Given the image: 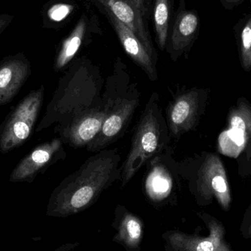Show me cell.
<instances>
[{
  "label": "cell",
  "instance_id": "1",
  "mask_svg": "<svg viewBox=\"0 0 251 251\" xmlns=\"http://www.w3.org/2000/svg\"><path fill=\"white\" fill-rule=\"evenodd\" d=\"M119 150H102L66 177L50 196L47 215L68 218L92 206L104 190L122 177Z\"/></svg>",
  "mask_w": 251,
  "mask_h": 251
},
{
  "label": "cell",
  "instance_id": "2",
  "mask_svg": "<svg viewBox=\"0 0 251 251\" xmlns=\"http://www.w3.org/2000/svg\"><path fill=\"white\" fill-rule=\"evenodd\" d=\"M159 101L158 94L153 93L142 113L129 152L122 165V187H125L142 166L160 153L168 143L169 130Z\"/></svg>",
  "mask_w": 251,
  "mask_h": 251
},
{
  "label": "cell",
  "instance_id": "3",
  "mask_svg": "<svg viewBox=\"0 0 251 251\" xmlns=\"http://www.w3.org/2000/svg\"><path fill=\"white\" fill-rule=\"evenodd\" d=\"M95 78L87 70L80 69L76 71V69L72 68L60 79L52 100L49 103L45 114L35 131L40 132L54 124L63 125L79 114L76 100H79L86 110L92 108L82 100H84L85 91L97 86V84H91Z\"/></svg>",
  "mask_w": 251,
  "mask_h": 251
},
{
  "label": "cell",
  "instance_id": "4",
  "mask_svg": "<svg viewBox=\"0 0 251 251\" xmlns=\"http://www.w3.org/2000/svg\"><path fill=\"white\" fill-rule=\"evenodd\" d=\"M44 86L31 91L21 100L0 125V153L20 147L30 137L42 108Z\"/></svg>",
  "mask_w": 251,
  "mask_h": 251
},
{
  "label": "cell",
  "instance_id": "5",
  "mask_svg": "<svg viewBox=\"0 0 251 251\" xmlns=\"http://www.w3.org/2000/svg\"><path fill=\"white\" fill-rule=\"evenodd\" d=\"M209 231L207 236L168 231L163 234L167 251H234L226 239L224 223L206 212H198Z\"/></svg>",
  "mask_w": 251,
  "mask_h": 251
},
{
  "label": "cell",
  "instance_id": "6",
  "mask_svg": "<svg viewBox=\"0 0 251 251\" xmlns=\"http://www.w3.org/2000/svg\"><path fill=\"white\" fill-rule=\"evenodd\" d=\"M103 13L116 16L141 41L153 58L157 53L152 41L149 22L153 0H93Z\"/></svg>",
  "mask_w": 251,
  "mask_h": 251
},
{
  "label": "cell",
  "instance_id": "7",
  "mask_svg": "<svg viewBox=\"0 0 251 251\" xmlns=\"http://www.w3.org/2000/svg\"><path fill=\"white\" fill-rule=\"evenodd\" d=\"M114 100L107 98L98 105L79 113L66 123L57 125L55 131L63 143L74 148L88 147L100 134Z\"/></svg>",
  "mask_w": 251,
  "mask_h": 251
},
{
  "label": "cell",
  "instance_id": "8",
  "mask_svg": "<svg viewBox=\"0 0 251 251\" xmlns=\"http://www.w3.org/2000/svg\"><path fill=\"white\" fill-rule=\"evenodd\" d=\"M196 193L198 203L201 206L210 204L215 197L223 210L228 212L231 209V191L225 168L218 156L210 155L203 162Z\"/></svg>",
  "mask_w": 251,
  "mask_h": 251
},
{
  "label": "cell",
  "instance_id": "9",
  "mask_svg": "<svg viewBox=\"0 0 251 251\" xmlns=\"http://www.w3.org/2000/svg\"><path fill=\"white\" fill-rule=\"evenodd\" d=\"M63 144L60 137H55L34 148L13 170L10 181L33 182L39 174L66 156Z\"/></svg>",
  "mask_w": 251,
  "mask_h": 251
},
{
  "label": "cell",
  "instance_id": "10",
  "mask_svg": "<svg viewBox=\"0 0 251 251\" xmlns=\"http://www.w3.org/2000/svg\"><path fill=\"white\" fill-rule=\"evenodd\" d=\"M139 104L134 94L115 99L113 107L103 123L97 138L86 148L88 151L100 152L122 137Z\"/></svg>",
  "mask_w": 251,
  "mask_h": 251
},
{
  "label": "cell",
  "instance_id": "11",
  "mask_svg": "<svg viewBox=\"0 0 251 251\" xmlns=\"http://www.w3.org/2000/svg\"><path fill=\"white\" fill-rule=\"evenodd\" d=\"M31 73L30 63L23 53L4 57L0 62V107L15 98Z\"/></svg>",
  "mask_w": 251,
  "mask_h": 251
},
{
  "label": "cell",
  "instance_id": "12",
  "mask_svg": "<svg viewBox=\"0 0 251 251\" xmlns=\"http://www.w3.org/2000/svg\"><path fill=\"white\" fill-rule=\"evenodd\" d=\"M251 140V112L247 107L234 110L229 117V127L221 133L218 148L221 153L237 157Z\"/></svg>",
  "mask_w": 251,
  "mask_h": 251
},
{
  "label": "cell",
  "instance_id": "13",
  "mask_svg": "<svg viewBox=\"0 0 251 251\" xmlns=\"http://www.w3.org/2000/svg\"><path fill=\"white\" fill-rule=\"evenodd\" d=\"M114 28L119 41L130 58L143 69L151 81L157 79V60L153 58L137 37L119 19L109 12L104 13Z\"/></svg>",
  "mask_w": 251,
  "mask_h": 251
},
{
  "label": "cell",
  "instance_id": "14",
  "mask_svg": "<svg viewBox=\"0 0 251 251\" xmlns=\"http://www.w3.org/2000/svg\"><path fill=\"white\" fill-rule=\"evenodd\" d=\"M199 109V94L190 91L174 99L168 109L170 135L177 137L191 129L196 122Z\"/></svg>",
  "mask_w": 251,
  "mask_h": 251
},
{
  "label": "cell",
  "instance_id": "15",
  "mask_svg": "<svg viewBox=\"0 0 251 251\" xmlns=\"http://www.w3.org/2000/svg\"><path fill=\"white\" fill-rule=\"evenodd\" d=\"M116 235L113 241L119 243L127 251H139L144 235V224L137 215L123 206H118L115 212Z\"/></svg>",
  "mask_w": 251,
  "mask_h": 251
},
{
  "label": "cell",
  "instance_id": "16",
  "mask_svg": "<svg viewBox=\"0 0 251 251\" xmlns=\"http://www.w3.org/2000/svg\"><path fill=\"white\" fill-rule=\"evenodd\" d=\"M199 26V19L193 12L182 11L177 16L171 37L168 40V51L176 60L190 44Z\"/></svg>",
  "mask_w": 251,
  "mask_h": 251
},
{
  "label": "cell",
  "instance_id": "17",
  "mask_svg": "<svg viewBox=\"0 0 251 251\" xmlns=\"http://www.w3.org/2000/svg\"><path fill=\"white\" fill-rule=\"evenodd\" d=\"M86 26V19L81 18L72 33L63 41L54 60V69L56 72L65 69L77 53L85 37Z\"/></svg>",
  "mask_w": 251,
  "mask_h": 251
},
{
  "label": "cell",
  "instance_id": "18",
  "mask_svg": "<svg viewBox=\"0 0 251 251\" xmlns=\"http://www.w3.org/2000/svg\"><path fill=\"white\" fill-rule=\"evenodd\" d=\"M172 184V178L166 168L162 165H154L146 179V193L152 200L160 201L169 194Z\"/></svg>",
  "mask_w": 251,
  "mask_h": 251
},
{
  "label": "cell",
  "instance_id": "19",
  "mask_svg": "<svg viewBox=\"0 0 251 251\" xmlns=\"http://www.w3.org/2000/svg\"><path fill=\"white\" fill-rule=\"evenodd\" d=\"M171 0H154L153 22L158 47L163 51L167 46L171 17Z\"/></svg>",
  "mask_w": 251,
  "mask_h": 251
},
{
  "label": "cell",
  "instance_id": "20",
  "mask_svg": "<svg viewBox=\"0 0 251 251\" xmlns=\"http://www.w3.org/2000/svg\"><path fill=\"white\" fill-rule=\"evenodd\" d=\"M242 60L246 70L251 68V18L242 32Z\"/></svg>",
  "mask_w": 251,
  "mask_h": 251
},
{
  "label": "cell",
  "instance_id": "21",
  "mask_svg": "<svg viewBox=\"0 0 251 251\" xmlns=\"http://www.w3.org/2000/svg\"><path fill=\"white\" fill-rule=\"evenodd\" d=\"M72 10V7L66 4H57L49 10L48 16L54 22H60L66 16H69Z\"/></svg>",
  "mask_w": 251,
  "mask_h": 251
},
{
  "label": "cell",
  "instance_id": "22",
  "mask_svg": "<svg viewBox=\"0 0 251 251\" xmlns=\"http://www.w3.org/2000/svg\"><path fill=\"white\" fill-rule=\"evenodd\" d=\"M240 234L245 240L251 239V204L245 212L240 226Z\"/></svg>",
  "mask_w": 251,
  "mask_h": 251
},
{
  "label": "cell",
  "instance_id": "23",
  "mask_svg": "<svg viewBox=\"0 0 251 251\" xmlns=\"http://www.w3.org/2000/svg\"><path fill=\"white\" fill-rule=\"evenodd\" d=\"M13 16L9 15H0V34L7 27V25L11 22Z\"/></svg>",
  "mask_w": 251,
  "mask_h": 251
},
{
  "label": "cell",
  "instance_id": "24",
  "mask_svg": "<svg viewBox=\"0 0 251 251\" xmlns=\"http://www.w3.org/2000/svg\"><path fill=\"white\" fill-rule=\"evenodd\" d=\"M54 251H66V247H61Z\"/></svg>",
  "mask_w": 251,
  "mask_h": 251
}]
</instances>
